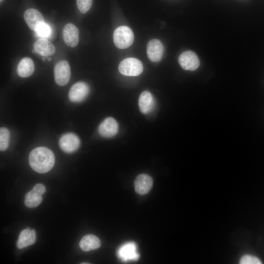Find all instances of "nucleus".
<instances>
[{
	"label": "nucleus",
	"instance_id": "nucleus-1",
	"mask_svg": "<svg viewBox=\"0 0 264 264\" xmlns=\"http://www.w3.org/2000/svg\"><path fill=\"white\" fill-rule=\"evenodd\" d=\"M55 162L53 153L44 147L35 148L29 155L30 166L39 173L44 174L49 171L53 167Z\"/></svg>",
	"mask_w": 264,
	"mask_h": 264
},
{
	"label": "nucleus",
	"instance_id": "nucleus-2",
	"mask_svg": "<svg viewBox=\"0 0 264 264\" xmlns=\"http://www.w3.org/2000/svg\"><path fill=\"white\" fill-rule=\"evenodd\" d=\"M113 39L117 47L120 49H125L132 44L134 35L130 27L124 25L121 26L115 29L113 34Z\"/></svg>",
	"mask_w": 264,
	"mask_h": 264
},
{
	"label": "nucleus",
	"instance_id": "nucleus-3",
	"mask_svg": "<svg viewBox=\"0 0 264 264\" xmlns=\"http://www.w3.org/2000/svg\"><path fill=\"white\" fill-rule=\"evenodd\" d=\"M120 73L127 76L139 75L143 70L142 62L135 58H128L122 61L118 66Z\"/></svg>",
	"mask_w": 264,
	"mask_h": 264
},
{
	"label": "nucleus",
	"instance_id": "nucleus-4",
	"mask_svg": "<svg viewBox=\"0 0 264 264\" xmlns=\"http://www.w3.org/2000/svg\"><path fill=\"white\" fill-rule=\"evenodd\" d=\"M71 76L69 63L66 60L58 62L54 68V76L56 83L60 86L66 85Z\"/></svg>",
	"mask_w": 264,
	"mask_h": 264
},
{
	"label": "nucleus",
	"instance_id": "nucleus-5",
	"mask_svg": "<svg viewBox=\"0 0 264 264\" xmlns=\"http://www.w3.org/2000/svg\"><path fill=\"white\" fill-rule=\"evenodd\" d=\"M60 148L65 153H72L77 151L80 146V139L75 133L69 132L63 135L59 140Z\"/></svg>",
	"mask_w": 264,
	"mask_h": 264
},
{
	"label": "nucleus",
	"instance_id": "nucleus-6",
	"mask_svg": "<svg viewBox=\"0 0 264 264\" xmlns=\"http://www.w3.org/2000/svg\"><path fill=\"white\" fill-rule=\"evenodd\" d=\"M89 90L88 84L84 82H78L70 88L68 93L69 99L72 102H81L87 98Z\"/></svg>",
	"mask_w": 264,
	"mask_h": 264
},
{
	"label": "nucleus",
	"instance_id": "nucleus-7",
	"mask_svg": "<svg viewBox=\"0 0 264 264\" xmlns=\"http://www.w3.org/2000/svg\"><path fill=\"white\" fill-rule=\"evenodd\" d=\"M178 62L181 67L186 70H195L199 66L198 57L190 50L182 52L179 56Z\"/></svg>",
	"mask_w": 264,
	"mask_h": 264
},
{
	"label": "nucleus",
	"instance_id": "nucleus-8",
	"mask_svg": "<svg viewBox=\"0 0 264 264\" xmlns=\"http://www.w3.org/2000/svg\"><path fill=\"white\" fill-rule=\"evenodd\" d=\"M119 258L124 262L136 261L139 254L137 252L136 245L133 242H128L121 246L117 251Z\"/></svg>",
	"mask_w": 264,
	"mask_h": 264
},
{
	"label": "nucleus",
	"instance_id": "nucleus-9",
	"mask_svg": "<svg viewBox=\"0 0 264 264\" xmlns=\"http://www.w3.org/2000/svg\"><path fill=\"white\" fill-rule=\"evenodd\" d=\"M98 130L99 133L102 137L110 138L118 132V124L113 118L109 117L100 124Z\"/></svg>",
	"mask_w": 264,
	"mask_h": 264
},
{
	"label": "nucleus",
	"instance_id": "nucleus-10",
	"mask_svg": "<svg viewBox=\"0 0 264 264\" xmlns=\"http://www.w3.org/2000/svg\"><path fill=\"white\" fill-rule=\"evenodd\" d=\"M23 16L25 22L29 28L35 32L41 23L44 22L43 15L35 9H27L24 12Z\"/></svg>",
	"mask_w": 264,
	"mask_h": 264
},
{
	"label": "nucleus",
	"instance_id": "nucleus-11",
	"mask_svg": "<svg viewBox=\"0 0 264 264\" xmlns=\"http://www.w3.org/2000/svg\"><path fill=\"white\" fill-rule=\"evenodd\" d=\"M163 45L159 40L153 39L148 42L147 46V54L151 61L159 62L163 56Z\"/></svg>",
	"mask_w": 264,
	"mask_h": 264
},
{
	"label": "nucleus",
	"instance_id": "nucleus-12",
	"mask_svg": "<svg viewBox=\"0 0 264 264\" xmlns=\"http://www.w3.org/2000/svg\"><path fill=\"white\" fill-rule=\"evenodd\" d=\"M63 36L67 45L75 47L79 42V30L73 24L67 23L64 27Z\"/></svg>",
	"mask_w": 264,
	"mask_h": 264
},
{
	"label": "nucleus",
	"instance_id": "nucleus-13",
	"mask_svg": "<svg viewBox=\"0 0 264 264\" xmlns=\"http://www.w3.org/2000/svg\"><path fill=\"white\" fill-rule=\"evenodd\" d=\"M153 180L151 176L147 174H142L138 175L134 182V189L139 195H145L152 188Z\"/></svg>",
	"mask_w": 264,
	"mask_h": 264
},
{
	"label": "nucleus",
	"instance_id": "nucleus-14",
	"mask_svg": "<svg viewBox=\"0 0 264 264\" xmlns=\"http://www.w3.org/2000/svg\"><path fill=\"white\" fill-rule=\"evenodd\" d=\"M36 53L44 57L52 55L55 52L54 45L45 38H40L35 41L33 45Z\"/></svg>",
	"mask_w": 264,
	"mask_h": 264
},
{
	"label": "nucleus",
	"instance_id": "nucleus-15",
	"mask_svg": "<svg viewBox=\"0 0 264 264\" xmlns=\"http://www.w3.org/2000/svg\"><path fill=\"white\" fill-rule=\"evenodd\" d=\"M154 104V98L149 91H144L141 93L139 97L138 106L142 113H150L153 110Z\"/></svg>",
	"mask_w": 264,
	"mask_h": 264
},
{
	"label": "nucleus",
	"instance_id": "nucleus-16",
	"mask_svg": "<svg viewBox=\"0 0 264 264\" xmlns=\"http://www.w3.org/2000/svg\"><path fill=\"white\" fill-rule=\"evenodd\" d=\"M36 240V233L34 229L29 228L22 230L17 242L18 248L22 249L34 244Z\"/></svg>",
	"mask_w": 264,
	"mask_h": 264
},
{
	"label": "nucleus",
	"instance_id": "nucleus-17",
	"mask_svg": "<svg viewBox=\"0 0 264 264\" xmlns=\"http://www.w3.org/2000/svg\"><path fill=\"white\" fill-rule=\"evenodd\" d=\"M34 68V62L31 58H23L20 61L18 65L17 74L21 77H28L33 74Z\"/></svg>",
	"mask_w": 264,
	"mask_h": 264
},
{
	"label": "nucleus",
	"instance_id": "nucleus-18",
	"mask_svg": "<svg viewBox=\"0 0 264 264\" xmlns=\"http://www.w3.org/2000/svg\"><path fill=\"white\" fill-rule=\"evenodd\" d=\"M101 241L94 235L88 234L82 238L79 242L80 248L84 251H89L100 247Z\"/></svg>",
	"mask_w": 264,
	"mask_h": 264
},
{
	"label": "nucleus",
	"instance_id": "nucleus-19",
	"mask_svg": "<svg viewBox=\"0 0 264 264\" xmlns=\"http://www.w3.org/2000/svg\"><path fill=\"white\" fill-rule=\"evenodd\" d=\"M42 200V196L38 194L32 189L25 195L24 204L28 208H34L38 206Z\"/></svg>",
	"mask_w": 264,
	"mask_h": 264
},
{
	"label": "nucleus",
	"instance_id": "nucleus-20",
	"mask_svg": "<svg viewBox=\"0 0 264 264\" xmlns=\"http://www.w3.org/2000/svg\"><path fill=\"white\" fill-rule=\"evenodd\" d=\"M10 139L9 130L4 127L0 129V150L1 151H5L8 147Z\"/></svg>",
	"mask_w": 264,
	"mask_h": 264
},
{
	"label": "nucleus",
	"instance_id": "nucleus-21",
	"mask_svg": "<svg viewBox=\"0 0 264 264\" xmlns=\"http://www.w3.org/2000/svg\"><path fill=\"white\" fill-rule=\"evenodd\" d=\"M51 32V27L44 22L38 26L35 32L38 36L42 37L41 38H44L48 37L50 35Z\"/></svg>",
	"mask_w": 264,
	"mask_h": 264
},
{
	"label": "nucleus",
	"instance_id": "nucleus-22",
	"mask_svg": "<svg viewBox=\"0 0 264 264\" xmlns=\"http://www.w3.org/2000/svg\"><path fill=\"white\" fill-rule=\"evenodd\" d=\"M92 0H76L77 7L82 13H86L90 9Z\"/></svg>",
	"mask_w": 264,
	"mask_h": 264
},
{
	"label": "nucleus",
	"instance_id": "nucleus-23",
	"mask_svg": "<svg viewBox=\"0 0 264 264\" xmlns=\"http://www.w3.org/2000/svg\"><path fill=\"white\" fill-rule=\"evenodd\" d=\"M240 264H262L261 261L257 257L245 255L243 256L240 261Z\"/></svg>",
	"mask_w": 264,
	"mask_h": 264
},
{
	"label": "nucleus",
	"instance_id": "nucleus-24",
	"mask_svg": "<svg viewBox=\"0 0 264 264\" xmlns=\"http://www.w3.org/2000/svg\"><path fill=\"white\" fill-rule=\"evenodd\" d=\"M32 190L38 194L42 196L45 192V186L41 183L36 184L32 188Z\"/></svg>",
	"mask_w": 264,
	"mask_h": 264
},
{
	"label": "nucleus",
	"instance_id": "nucleus-25",
	"mask_svg": "<svg viewBox=\"0 0 264 264\" xmlns=\"http://www.w3.org/2000/svg\"><path fill=\"white\" fill-rule=\"evenodd\" d=\"M46 58L47 59V61H50L51 60V58L49 57H46Z\"/></svg>",
	"mask_w": 264,
	"mask_h": 264
},
{
	"label": "nucleus",
	"instance_id": "nucleus-26",
	"mask_svg": "<svg viewBox=\"0 0 264 264\" xmlns=\"http://www.w3.org/2000/svg\"><path fill=\"white\" fill-rule=\"evenodd\" d=\"M45 58H46V57L43 56V57H42V60H43V61L44 62V61H45Z\"/></svg>",
	"mask_w": 264,
	"mask_h": 264
},
{
	"label": "nucleus",
	"instance_id": "nucleus-27",
	"mask_svg": "<svg viewBox=\"0 0 264 264\" xmlns=\"http://www.w3.org/2000/svg\"><path fill=\"white\" fill-rule=\"evenodd\" d=\"M32 52L33 53H36L35 51L34 50H33L32 51Z\"/></svg>",
	"mask_w": 264,
	"mask_h": 264
}]
</instances>
